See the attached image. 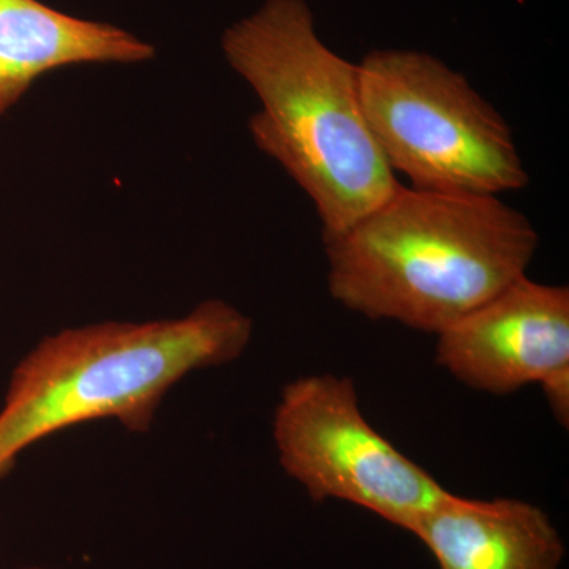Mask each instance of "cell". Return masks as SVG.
Returning <instances> with one entry per match:
<instances>
[{"label":"cell","mask_w":569,"mask_h":569,"mask_svg":"<svg viewBox=\"0 0 569 569\" xmlns=\"http://www.w3.org/2000/svg\"><path fill=\"white\" fill-rule=\"evenodd\" d=\"M358 74L370 132L413 189L500 197L529 186L511 127L459 71L422 51L373 50Z\"/></svg>","instance_id":"4"},{"label":"cell","mask_w":569,"mask_h":569,"mask_svg":"<svg viewBox=\"0 0 569 569\" xmlns=\"http://www.w3.org/2000/svg\"><path fill=\"white\" fill-rule=\"evenodd\" d=\"M437 337L438 365L471 389L542 388L569 376V290L520 277Z\"/></svg>","instance_id":"6"},{"label":"cell","mask_w":569,"mask_h":569,"mask_svg":"<svg viewBox=\"0 0 569 569\" xmlns=\"http://www.w3.org/2000/svg\"><path fill=\"white\" fill-rule=\"evenodd\" d=\"M222 50L260 100L254 144L316 204L323 242L399 189L367 123L358 63L326 47L306 0H266L223 32Z\"/></svg>","instance_id":"1"},{"label":"cell","mask_w":569,"mask_h":569,"mask_svg":"<svg viewBox=\"0 0 569 569\" xmlns=\"http://www.w3.org/2000/svg\"><path fill=\"white\" fill-rule=\"evenodd\" d=\"M152 44L108 22L80 20L39 0H0V116L33 81L82 63H140Z\"/></svg>","instance_id":"8"},{"label":"cell","mask_w":569,"mask_h":569,"mask_svg":"<svg viewBox=\"0 0 569 569\" xmlns=\"http://www.w3.org/2000/svg\"><path fill=\"white\" fill-rule=\"evenodd\" d=\"M21 569H52V568H43V567H28V568H21Z\"/></svg>","instance_id":"9"},{"label":"cell","mask_w":569,"mask_h":569,"mask_svg":"<svg viewBox=\"0 0 569 569\" xmlns=\"http://www.w3.org/2000/svg\"><path fill=\"white\" fill-rule=\"evenodd\" d=\"M272 437L284 473L313 500L348 501L413 535L448 493L367 422L351 378L323 373L288 383Z\"/></svg>","instance_id":"5"},{"label":"cell","mask_w":569,"mask_h":569,"mask_svg":"<svg viewBox=\"0 0 569 569\" xmlns=\"http://www.w3.org/2000/svg\"><path fill=\"white\" fill-rule=\"evenodd\" d=\"M533 224L498 197L400 186L326 241L329 293L369 320L440 335L527 276Z\"/></svg>","instance_id":"2"},{"label":"cell","mask_w":569,"mask_h":569,"mask_svg":"<svg viewBox=\"0 0 569 569\" xmlns=\"http://www.w3.org/2000/svg\"><path fill=\"white\" fill-rule=\"evenodd\" d=\"M249 317L209 299L178 318L103 321L41 339L11 372L0 408V478L37 441L84 422L114 419L151 429L174 385L230 365L252 340Z\"/></svg>","instance_id":"3"},{"label":"cell","mask_w":569,"mask_h":569,"mask_svg":"<svg viewBox=\"0 0 569 569\" xmlns=\"http://www.w3.org/2000/svg\"><path fill=\"white\" fill-rule=\"evenodd\" d=\"M415 537L438 569H560L565 557L549 516L516 498L470 500L448 492Z\"/></svg>","instance_id":"7"}]
</instances>
